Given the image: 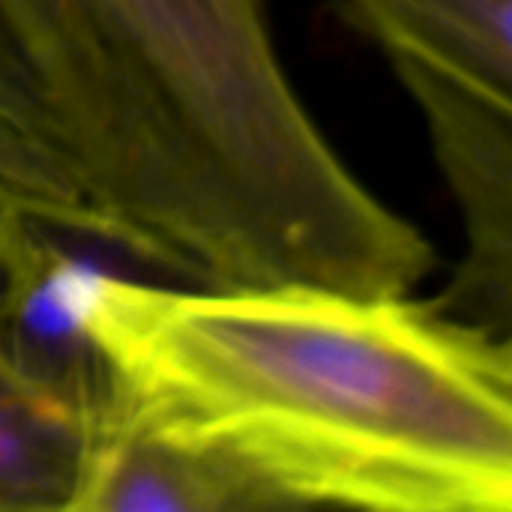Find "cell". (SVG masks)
I'll return each instance as SVG.
<instances>
[{"label":"cell","instance_id":"obj_5","mask_svg":"<svg viewBox=\"0 0 512 512\" xmlns=\"http://www.w3.org/2000/svg\"><path fill=\"white\" fill-rule=\"evenodd\" d=\"M72 510L246 512L261 507L219 459L126 423H99Z\"/></svg>","mask_w":512,"mask_h":512},{"label":"cell","instance_id":"obj_6","mask_svg":"<svg viewBox=\"0 0 512 512\" xmlns=\"http://www.w3.org/2000/svg\"><path fill=\"white\" fill-rule=\"evenodd\" d=\"M345 18L384 48L512 102V0H339Z\"/></svg>","mask_w":512,"mask_h":512},{"label":"cell","instance_id":"obj_7","mask_svg":"<svg viewBox=\"0 0 512 512\" xmlns=\"http://www.w3.org/2000/svg\"><path fill=\"white\" fill-rule=\"evenodd\" d=\"M93 420L0 351V510H72Z\"/></svg>","mask_w":512,"mask_h":512},{"label":"cell","instance_id":"obj_1","mask_svg":"<svg viewBox=\"0 0 512 512\" xmlns=\"http://www.w3.org/2000/svg\"><path fill=\"white\" fill-rule=\"evenodd\" d=\"M0 33L99 234L150 276L372 294L414 267L420 228L306 108L270 0H0Z\"/></svg>","mask_w":512,"mask_h":512},{"label":"cell","instance_id":"obj_3","mask_svg":"<svg viewBox=\"0 0 512 512\" xmlns=\"http://www.w3.org/2000/svg\"><path fill=\"white\" fill-rule=\"evenodd\" d=\"M120 249L6 207L0 219V351L30 381L84 411H105V372L90 339V312L120 264ZM126 258V255H123Z\"/></svg>","mask_w":512,"mask_h":512},{"label":"cell","instance_id":"obj_2","mask_svg":"<svg viewBox=\"0 0 512 512\" xmlns=\"http://www.w3.org/2000/svg\"><path fill=\"white\" fill-rule=\"evenodd\" d=\"M405 297L108 276L99 423L219 459L261 510L510 512V336Z\"/></svg>","mask_w":512,"mask_h":512},{"label":"cell","instance_id":"obj_4","mask_svg":"<svg viewBox=\"0 0 512 512\" xmlns=\"http://www.w3.org/2000/svg\"><path fill=\"white\" fill-rule=\"evenodd\" d=\"M390 63L426 114L468 228V258L447 297L435 303L462 321L510 336L512 102L411 60Z\"/></svg>","mask_w":512,"mask_h":512}]
</instances>
